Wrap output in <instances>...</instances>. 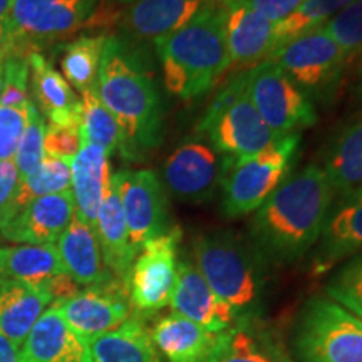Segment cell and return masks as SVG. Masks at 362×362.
I'll list each match as a JSON object with an SVG mask.
<instances>
[{"label": "cell", "mask_w": 362, "mask_h": 362, "mask_svg": "<svg viewBox=\"0 0 362 362\" xmlns=\"http://www.w3.org/2000/svg\"><path fill=\"white\" fill-rule=\"evenodd\" d=\"M334 193L315 163L297 171L270 194L250 223L252 245L264 260L292 264L319 242Z\"/></svg>", "instance_id": "6da1fadb"}, {"label": "cell", "mask_w": 362, "mask_h": 362, "mask_svg": "<svg viewBox=\"0 0 362 362\" xmlns=\"http://www.w3.org/2000/svg\"><path fill=\"white\" fill-rule=\"evenodd\" d=\"M96 93L121 129L119 151L139 161L158 148L165 136V107L155 81L133 45L107 35L99 66Z\"/></svg>", "instance_id": "7a4b0ae2"}, {"label": "cell", "mask_w": 362, "mask_h": 362, "mask_svg": "<svg viewBox=\"0 0 362 362\" xmlns=\"http://www.w3.org/2000/svg\"><path fill=\"white\" fill-rule=\"evenodd\" d=\"M166 89L181 99H194L214 88L228 69L223 8L205 6L187 25L155 42Z\"/></svg>", "instance_id": "3957f363"}, {"label": "cell", "mask_w": 362, "mask_h": 362, "mask_svg": "<svg viewBox=\"0 0 362 362\" xmlns=\"http://www.w3.org/2000/svg\"><path fill=\"white\" fill-rule=\"evenodd\" d=\"M194 265L211 291L235 310L238 319H248L264 296L265 277L262 262L250 243L233 232L200 235L193 243Z\"/></svg>", "instance_id": "277c9868"}, {"label": "cell", "mask_w": 362, "mask_h": 362, "mask_svg": "<svg viewBox=\"0 0 362 362\" xmlns=\"http://www.w3.org/2000/svg\"><path fill=\"white\" fill-rule=\"evenodd\" d=\"M220 153L238 161L264 151L280 139L262 119L243 84V72L235 76L210 104L197 126Z\"/></svg>", "instance_id": "5b68a950"}, {"label": "cell", "mask_w": 362, "mask_h": 362, "mask_svg": "<svg viewBox=\"0 0 362 362\" xmlns=\"http://www.w3.org/2000/svg\"><path fill=\"white\" fill-rule=\"evenodd\" d=\"M300 362H362V320L329 297H314L296 332Z\"/></svg>", "instance_id": "8992f818"}, {"label": "cell", "mask_w": 362, "mask_h": 362, "mask_svg": "<svg viewBox=\"0 0 362 362\" xmlns=\"http://www.w3.org/2000/svg\"><path fill=\"white\" fill-rule=\"evenodd\" d=\"M298 134L280 138L257 155L233 163L223 185V214L242 218L257 211L288 175L298 148Z\"/></svg>", "instance_id": "52a82bcc"}, {"label": "cell", "mask_w": 362, "mask_h": 362, "mask_svg": "<svg viewBox=\"0 0 362 362\" xmlns=\"http://www.w3.org/2000/svg\"><path fill=\"white\" fill-rule=\"evenodd\" d=\"M243 84L262 119L280 138L317 123L314 104L272 59L243 72Z\"/></svg>", "instance_id": "ba28073f"}, {"label": "cell", "mask_w": 362, "mask_h": 362, "mask_svg": "<svg viewBox=\"0 0 362 362\" xmlns=\"http://www.w3.org/2000/svg\"><path fill=\"white\" fill-rule=\"evenodd\" d=\"M307 98L327 99L336 90L349 57L320 29L288 40L269 57Z\"/></svg>", "instance_id": "9c48e42d"}, {"label": "cell", "mask_w": 362, "mask_h": 362, "mask_svg": "<svg viewBox=\"0 0 362 362\" xmlns=\"http://www.w3.org/2000/svg\"><path fill=\"white\" fill-rule=\"evenodd\" d=\"M99 0H12L11 25L19 54L39 52L42 45L84 29Z\"/></svg>", "instance_id": "30bf717a"}, {"label": "cell", "mask_w": 362, "mask_h": 362, "mask_svg": "<svg viewBox=\"0 0 362 362\" xmlns=\"http://www.w3.org/2000/svg\"><path fill=\"white\" fill-rule=\"evenodd\" d=\"M233 163L214 144L188 138L175 148L163 166L165 187L178 202L206 203L221 188Z\"/></svg>", "instance_id": "8fae6325"}, {"label": "cell", "mask_w": 362, "mask_h": 362, "mask_svg": "<svg viewBox=\"0 0 362 362\" xmlns=\"http://www.w3.org/2000/svg\"><path fill=\"white\" fill-rule=\"evenodd\" d=\"M178 226L149 240L131 265L126 288L131 305L141 314H153L170 305L178 270Z\"/></svg>", "instance_id": "7c38bea8"}, {"label": "cell", "mask_w": 362, "mask_h": 362, "mask_svg": "<svg viewBox=\"0 0 362 362\" xmlns=\"http://www.w3.org/2000/svg\"><path fill=\"white\" fill-rule=\"evenodd\" d=\"M134 252L144 243L168 232L166 194L160 178L151 170L117 171L112 175Z\"/></svg>", "instance_id": "4fadbf2b"}, {"label": "cell", "mask_w": 362, "mask_h": 362, "mask_svg": "<svg viewBox=\"0 0 362 362\" xmlns=\"http://www.w3.org/2000/svg\"><path fill=\"white\" fill-rule=\"evenodd\" d=\"M128 288L121 280L78 291L54 302V309L84 342L119 327L129 319Z\"/></svg>", "instance_id": "5bb4252c"}, {"label": "cell", "mask_w": 362, "mask_h": 362, "mask_svg": "<svg viewBox=\"0 0 362 362\" xmlns=\"http://www.w3.org/2000/svg\"><path fill=\"white\" fill-rule=\"evenodd\" d=\"M76 216L71 189L35 198L19 208L0 228L6 240L24 245H56L62 232Z\"/></svg>", "instance_id": "9a60e30c"}, {"label": "cell", "mask_w": 362, "mask_h": 362, "mask_svg": "<svg viewBox=\"0 0 362 362\" xmlns=\"http://www.w3.org/2000/svg\"><path fill=\"white\" fill-rule=\"evenodd\" d=\"M170 305L175 314L187 317L211 332H223L238 322L235 310L211 291L194 262L181 260Z\"/></svg>", "instance_id": "2e32d148"}, {"label": "cell", "mask_w": 362, "mask_h": 362, "mask_svg": "<svg viewBox=\"0 0 362 362\" xmlns=\"http://www.w3.org/2000/svg\"><path fill=\"white\" fill-rule=\"evenodd\" d=\"M202 11L198 0H134L119 17L126 44L158 42L168 37Z\"/></svg>", "instance_id": "e0dca14e"}, {"label": "cell", "mask_w": 362, "mask_h": 362, "mask_svg": "<svg viewBox=\"0 0 362 362\" xmlns=\"http://www.w3.org/2000/svg\"><path fill=\"white\" fill-rule=\"evenodd\" d=\"M223 8L225 40L230 61L237 67H255L275 52V24L260 13L230 0Z\"/></svg>", "instance_id": "ac0fdd59"}, {"label": "cell", "mask_w": 362, "mask_h": 362, "mask_svg": "<svg viewBox=\"0 0 362 362\" xmlns=\"http://www.w3.org/2000/svg\"><path fill=\"white\" fill-rule=\"evenodd\" d=\"M362 250V188L341 197L330 208L314 257V269L325 272Z\"/></svg>", "instance_id": "d6986e66"}, {"label": "cell", "mask_w": 362, "mask_h": 362, "mask_svg": "<svg viewBox=\"0 0 362 362\" xmlns=\"http://www.w3.org/2000/svg\"><path fill=\"white\" fill-rule=\"evenodd\" d=\"M223 332H211L187 317L170 314L151 330L156 349L168 362H211L218 352Z\"/></svg>", "instance_id": "ffe728a7"}, {"label": "cell", "mask_w": 362, "mask_h": 362, "mask_svg": "<svg viewBox=\"0 0 362 362\" xmlns=\"http://www.w3.org/2000/svg\"><path fill=\"white\" fill-rule=\"evenodd\" d=\"M27 59L30 67V90L37 111L51 124L79 126L81 98L72 86L40 52L27 54Z\"/></svg>", "instance_id": "44dd1931"}, {"label": "cell", "mask_w": 362, "mask_h": 362, "mask_svg": "<svg viewBox=\"0 0 362 362\" xmlns=\"http://www.w3.org/2000/svg\"><path fill=\"white\" fill-rule=\"evenodd\" d=\"M21 347L22 362H90L88 344L64 322L54 305L39 317Z\"/></svg>", "instance_id": "7402d4cb"}, {"label": "cell", "mask_w": 362, "mask_h": 362, "mask_svg": "<svg viewBox=\"0 0 362 362\" xmlns=\"http://www.w3.org/2000/svg\"><path fill=\"white\" fill-rule=\"evenodd\" d=\"M94 230H96L99 247H101L104 265L111 272L112 277L126 284L131 265L138 253L131 247L123 206H121L119 193H117L112 175L104 187Z\"/></svg>", "instance_id": "603a6c76"}, {"label": "cell", "mask_w": 362, "mask_h": 362, "mask_svg": "<svg viewBox=\"0 0 362 362\" xmlns=\"http://www.w3.org/2000/svg\"><path fill=\"white\" fill-rule=\"evenodd\" d=\"M56 248L66 274L78 285L94 287L115 279L104 265L96 230L78 216L59 237Z\"/></svg>", "instance_id": "cb8c5ba5"}, {"label": "cell", "mask_w": 362, "mask_h": 362, "mask_svg": "<svg viewBox=\"0 0 362 362\" xmlns=\"http://www.w3.org/2000/svg\"><path fill=\"white\" fill-rule=\"evenodd\" d=\"M54 302L47 285L0 279V332L21 347L30 329Z\"/></svg>", "instance_id": "d4e9b609"}, {"label": "cell", "mask_w": 362, "mask_h": 362, "mask_svg": "<svg viewBox=\"0 0 362 362\" xmlns=\"http://www.w3.org/2000/svg\"><path fill=\"white\" fill-rule=\"evenodd\" d=\"M71 192L76 203V216L94 228L104 187L112 175L110 155L96 144L81 143L79 153L71 161Z\"/></svg>", "instance_id": "484cf974"}, {"label": "cell", "mask_w": 362, "mask_h": 362, "mask_svg": "<svg viewBox=\"0 0 362 362\" xmlns=\"http://www.w3.org/2000/svg\"><path fill=\"white\" fill-rule=\"evenodd\" d=\"M86 344L90 362H165L153 342L151 330L136 317Z\"/></svg>", "instance_id": "4316f807"}, {"label": "cell", "mask_w": 362, "mask_h": 362, "mask_svg": "<svg viewBox=\"0 0 362 362\" xmlns=\"http://www.w3.org/2000/svg\"><path fill=\"white\" fill-rule=\"evenodd\" d=\"M322 170L339 197L362 188V116L344 126L329 143Z\"/></svg>", "instance_id": "83f0119b"}, {"label": "cell", "mask_w": 362, "mask_h": 362, "mask_svg": "<svg viewBox=\"0 0 362 362\" xmlns=\"http://www.w3.org/2000/svg\"><path fill=\"white\" fill-rule=\"evenodd\" d=\"M211 362H291L280 344L269 330H264L250 319L225 330L223 341Z\"/></svg>", "instance_id": "f1b7e54d"}, {"label": "cell", "mask_w": 362, "mask_h": 362, "mask_svg": "<svg viewBox=\"0 0 362 362\" xmlns=\"http://www.w3.org/2000/svg\"><path fill=\"white\" fill-rule=\"evenodd\" d=\"M67 275L56 245H19L0 248V279L44 285Z\"/></svg>", "instance_id": "f546056e"}, {"label": "cell", "mask_w": 362, "mask_h": 362, "mask_svg": "<svg viewBox=\"0 0 362 362\" xmlns=\"http://www.w3.org/2000/svg\"><path fill=\"white\" fill-rule=\"evenodd\" d=\"M107 34L81 35L64 45L61 57V69L67 83L81 94L96 89L99 66Z\"/></svg>", "instance_id": "4dcf8cb0"}, {"label": "cell", "mask_w": 362, "mask_h": 362, "mask_svg": "<svg viewBox=\"0 0 362 362\" xmlns=\"http://www.w3.org/2000/svg\"><path fill=\"white\" fill-rule=\"evenodd\" d=\"M81 143L101 146L112 155L121 143V129L116 117L99 99L96 89L81 94Z\"/></svg>", "instance_id": "1f68e13d"}, {"label": "cell", "mask_w": 362, "mask_h": 362, "mask_svg": "<svg viewBox=\"0 0 362 362\" xmlns=\"http://www.w3.org/2000/svg\"><path fill=\"white\" fill-rule=\"evenodd\" d=\"M354 0H305L287 19L275 24V51L288 40L322 27Z\"/></svg>", "instance_id": "d6a6232c"}, {"label": "cell", "mask_w": 362, "mask_h": 362, "mask_svg": "<svg viewBox=\"0 0 362 362\" xmlns=\"http://www.w3.org/2000/svg\"><path fill=\"white\" fill-rule=\"evenodd\" d=\"M72 183V171L71 163L57 158L45 156L42 163L37 166L34 173H30L27 178L21 180L19 193L16 200V214L27 203H30L35 198L47 197V194H56L71 189Z\"/></svg>", "instance_id": "836d02e7"}, {"label": "cell", "mask_w": 362, "mask_h": 362, "mask_svg": "<svg viewBox=\"0 0 362 362\" xmlns=\"http://www.w3.org/2000/svg\"><path fill=\"white\" fill-rule=\"evenodd\" d=\"M325 293L362 320V253L336 272L325 285Z\"/></svg>", "instance_id": "e575fe53"}, {"label": "cell", "mask_w": 362, "mask_h": 362, "mask_svg": "<svg viewBox=\"0 0 362 362\" xmlns=\"http://www.w3.org/2000/svg\"><path fill=\"white\" fill-rule=\"evenodd\" d=\"M30 67L25 54L11 52L2 62V84H0V106L4 107H25L30 98L27 90Z\"/></svg>", "instance_id": "d590c367"}, {"label": "cell", "mask_w": 362, "mask_h": 362, "mask_svg": "<svg viewBox=\"0 0 362 362\" xmlns=\"http://www.w3.org/2000/svg\"><path fill=\"white\" fill-rule=\"evenodd\" d=\"M45 121L44 116L37 111L34 103L29 107V121L22 134L19 146L16 151V163L17 171H19L21 180H24L30 173L37 170V166L45 158L44 151V134H45Z\"/></svg>", "instance_id": "8d00e7d4"}, {"label": "cell", "mask_w": 362, "mask_h": 362, "mask_svg": "<svg viewBox=\"0 0 362 362\" xmlns=\"http://www.w3.org/2000/svg\"><path fill=\"white\" fill-rule=\"evenodd\" d=\"M319 29L327 34L347 57L362 51V0H354L344 7Z\"/></svg>", "instance_id": "74e56055"}, {"label": "cell", "mask_w": 362, "mask_h": 362, "mask_svg": "<svg viewBox=\"0 0 362 362\" xmlns=\"http://www.w3.org/2000/svg\"><path fill=\"white\" fill-rule=\"evenodd\" d=\"M30 104L25 107L0 106V161L12 160V156H16L17 146L29 121Z\"/></svg>", "instance_id": "f35d334b"}, {"label": "cell", "mask_w": 362, "mask_h": 362, "mask_svg": "<svg viewBox=\"0 0 362 362\" xmlns=\"http://www.w3.org/2000/svg\"><path fill=\"white\" fill-rule=\"evenodd\" d=\"M81 149V131L79 126H59L49 124L44 134L45 156L57 160L72 161V158Z\"/></svg>", "instance_id": "ab89813d"}, {"label": "cell", "mask_w": 362, "mask_h": 362, "mask_svg": "<svg viewBox=\"0 0 362 362\" xmlns=\"http://www.w3.org/2000/svg\"><path fill=\"white\" fill-rule=\"evenodd\" d=\"M21 187V176L13 160L0 161V228L16 210L17 193Z\"/></svg>", "instance_id": "60d3db41"}, {"label": "cell", "mask_w": 362, "mask_h": 362, "mask_svg": "<svg viewBox=\"0 0 362 362\" xmlns=\"http://www.w3.org/2000/svg\"><path fill=\"white\" fill-rule=\"evenodd\" d=\"M240 2L260 13L267 21L279 24L296 12L305 0H240Z\"/></svg>", "instance_id": "b9f144b4"}, {"label": "cell", "mask_w": 362, "mask_h": 362, "mask_svg": "<svg viewBox=\"0 0 362 362\" xmlns=\"http://www.w3.org/2000/svg\"><path fill=\"white\" fill-rule=\"evenodd\" d=\"M16 51V34L11 25V19L0 21V54L7 56Z\"/></svg>", "instance_id": "7bdbcfd3"}, {"label": "cell", "mask_w": 362, "mask_h": 362, "mask_svg": "<svg viewBox=\"0 0 362 362\" xmlns=\"http://www.w3.org/2000/svg\"><path fill=\"white\" fill-rule=\"evenodd\" d=\"M0 362H22L21 349L0 332Z\"/></svg>", "instance_id": "ee69618b"}, {"label": "cell", "mask_w": 362, "mask_h": 362, "mask_svg": "<svg viewBox=\"0 0 362 362\" xmlns=\"http://www.w3.org/2000/svg\"><path fill=\"white\" fill-rule=\"evenodd\" d=\"M12 0H0V21H6L11 17Z\"/></svg>", "instance_id": "f6af8a7d"}, {"label": "cell", "mask_w": 362, "mask_h": 362, "mask_svg": "<svg viewBox=\"0 0 362 362\" xmlns=\"http://www.w3.org/2000/svg\"><path fill=\"white\" fill-rule=\"evenodd\" d=\"M198 2L202 4H205V6H216V7H220V6H225L226 2H230V0H198Z\"/></svg>", "instance_id": "bcb514c9"}, {"label": "cell", "mask_w": 362, "mask_h": 362, "mask_svg": "<svg viewBox=\"0 0 362 362\" xmlns=\"http://www.w3.org/2000/svg\"><path fill=\"white\" fill-rule=\"evenodd\" d=\"M357 90L362 94V54H361V59H359V66H357Z\"/></svg>", "instance_id": "7dc6e473"}, {"label": "cell", "mask_w": 362, "mask_h": 362, "mask_svg": "<svg viewBox=\"0 0 362 362\" xmlns=\"http://www.w3.org/2000/svg\"><path fill=\"white\" fill-rule=\"evenodd\" d=\"M106 2H115V4H126V6H129V4H133L134 0H106Z\"/></svg>", "instance_id": "c3c4849f"}, {"label": "cell", "mask_w": 362, "mask_h": 362, "mask_svg": "<svg viewBox=\"0 0 362 362\" xmlns=\"http://www.w3.org/2000/svg\"><path fill=\"white\" fill-rule=\"evenodd\" d=\"M4 57H6V56H2V54H0V84H2V62H4Z\"/></svg>", "instance_id": "681fc988"}]
</instances>
